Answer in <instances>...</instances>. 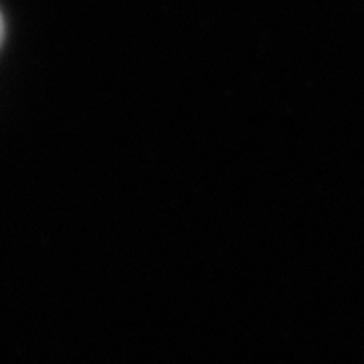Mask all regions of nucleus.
Segmentation results:
<instances>
[{
	"label": "nucleus",
	"instance_id": "1",
	"mask_svg": "<svg viewBox=\"0 0 364 364\" xmlns=\"http://www.w3.org/2000/svg\"><path fill=\"white\" fill-rule=\"evenodd\" d=\"M2 39H4V18L0 14V45H2Z\"/></svg>",
	"mask_w": 364,
	"mask_h": 364
}]
</instances>
